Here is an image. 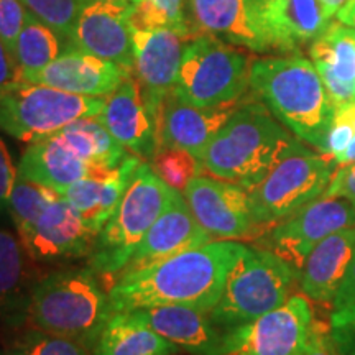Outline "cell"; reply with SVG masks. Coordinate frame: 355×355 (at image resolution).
<instances>
[{
	"mask_svg": "<svg viewBox=\"0 0 355 355\" xmlns=\"http://www.w3.org/2000/svg\"><path fill=\"white\" fill-rule=\"evenodd\" d=\"M247 250L232 241H212L157 263L127 270L109 286L112 313L157 306H189L211 313L225 282Z\"/></svg>",
	"mask_w": 355,
	"mask_h": 355,
	"instance_id": "6da1fadb",
	"label": "cell"
},
{
	"mask_svg": "<svg viewBox=\"0 0 355 355\" xmlns=\"http://www.w3.org/2000/svg\"><path fill=\"white\" fill-rule=\"evenodd\" d=\"M250 89L296 139L326 153L336 107L313 61L300 55L252 60Z\"/></svg>",
	"mask_w": 355,
	"mask_h": 355,
	"instance_id": "7a4b0ae2",
	"label": "cell"
},
{
	"mask_svg": "<svg viewBox=\"0 0 355 355\" xmlns=\"http://www.w3.org/2000/svg\"><path fill=\"white\" fill-rule=\"evenodd\" d=\"M260 101H241L202 155L204 170L247 191L255 188L296 144Z\"/></svg>",
	"mask_w": 355,
	"mask_h": 355,
	"instance_id": "3957f363",
	"label": "cell"
},
{
	"mask_svg": "<svg viewBox=\"0 0 355 355\" xmlns=\"http://www.w3.org/2000/svg\"><path fill=\"white\" fill-rule=\"evenodd\" d=\"M91 266L61 268L38 278L32 291L28 322L38 331L76 340L92 352L112 316L109 290Z\"/></svg>",
	"mask_w": 355,
	"mask_h": 355,
	"instance_id": "277c9868",
	"label": "cell"
},
{
	"mask_svg": "<svg viewBox=\"0 0 355 355\" xmlns=\"http://www.w3.org/2000/svg\"><path fill=\"white\" fill-rule=\"evenodd\" d=\"M171 194L173 188L148 163L141 162L121 204L97 234L87 266L101 277L121 275L145 234L170 202Z\"/></svg>",
	"mask_w": 355,
	"mask_h": 355,
	"instance_id": "5b68a950",
	"label": "cell"
},
{
	"mask_svg": "<svg viewBox=\"0 0 355 355\" xmlns=\"http://www.w3.org/2000/svg\"><path fill=\"white\" fill-rule=\"evenodd\" d=\"M295 279V270L272 250L247 247L209 316L224 331L250 324L285 303Z\"/></svg>",
	"mask_w": 355,
	"mask_h": 355,
	"instance_id": "8992f818",
	"label": "cell"
},
{
	"mask_svg": "<svg viewBox=\"0 0 355 355\" xmlns=\"http://www.w3.org/2000/svg\"><path fill=\"white\" fill-rule=\"evenodd\" d=\"M252 60L232 44L209 33L186 42L173 92L198 107L239 104L250 87Z\"/></svg>",
	"mask_w": 355,
	"mask_h": 355,
	"instance_id": "52a82bcc",
	"label": "cell"
},
{
	"mask_svg": "<svg viewBox=\"0 0 355 355\" xmlns=\"http://www.w3.org/2000/svg\"><path fill=\"white\" fill-rule=\"evenodd\" d=\"M337 165L327 155L308 148L296 140L278 165L248 191L252 216L261 230L295 214L331 184Z\"/></svg>",
	"mask_w": 355,
	"mask_h": 355,
	"instance_id": "ba28073f",
	"label": "cell"
},
{
	"mask_svg": "<svg viewBox=\"0 0 355 355\" xmlns=\"http://www.w3.org/2000/svg\"><path fill=\"white\" fill-rule=\"evenodd\" d=\"M105 97H86L28 81L0 91V130L25 144L48 139L66 125L97 117Z\"/></svg>",
	"mask_w": 355,
	"mask_h": 355,
	"instance_id": "9c48e42d",
	"label": "cell"
},
{
	"mask_svg": "<svg viewBox=\"0 0 355 355\" xmlns=\"http://www.w3.org/2000/svg\"><path fill=\"white\" fill-rule=\"evenodd\" d=\"M355 227V204L345 198L321 196L270 227L260 241L300 275L309 252L331 234Z\"/></svg>",
	"mask_w": 355,
	"mask_h": 355,
	"instance_id": "30bf717a",
	"label": "cell"
},
{
	"mask_svg": "<svg viewBox=\"0 0 355 355\" xmlns=\"http://www.w3.org/2000/svg\"><path fill=\"white\" fill-rule=\"evenodd\" d=\"M313 322L309 301L295 295L250 324L227 331L225 355H304Z\"/></svg>",
	"mask_w": 355,
	"mask_h": 355,
	"instance_id": "8fae6325",
	"label": "cell"
},
{
	"mask_svg": "<svg viewBox=\"0 0 355 355\" xmlns=\"http://www.w3.org/2000/svg\"><path fill=\"white\" fill-rule=\"evenodd\" d=\"M201 227L217 241H237L259 235L260 227L252 216L248 191L214 176H196L183 191Z\"/></svg>",
	"mask_w": 355,
	"mask_h": 355,
	"instance_id": "7c38bea8",
	"label": "cell"
},
{
	"mask_svg": "<svg viewBox=\"0 0 355 355\" xmlns=\"http://www.w3.org/2000/svg\"><path fill=\"white\" fill-rule=\"evenodd\" d=\"M248 10L265 51L295 53L331 25L321 0H248Z\"/></svg>",
	"mask_w": 355,
	"mask_h": 355,
	"instance_id": "4fadbf2b",
	"label": "cell"
},
{
	"mask_svg": "<svg viewBox=\"0 0 355 355\" xmlns=\"http://www.w3.org/2000/svg\"><path fill=\"white\" fill-rule=\"evenodd\" d=\"M97 232L60 194L20 237L33 261L58 263L89 257Z\"/></svg>",
	"mask_w": 355,
	"mask_h": 355,
	"instance_id": "5bb4252c",
	"label": "cell"
},
{
	"mask_svg": "<svg viewBox=\"0 0 355 355\" xmlns=\"http://www.w3.org/2000/svg\"><path fill=\"white\" fill-rule=\"evenodd\" d=\"M133 78L140 84L146 105L158 114L175 89L186 42L191 37L171 28L133 30Z\"/></svg>",
	"mask_w": 355,
	"mask_h": 355,
	"instance_id": "9a60e30c",
	"label": "cell"
},
{
	"mask_svg": "<svg viewBox=\"0 0 355 355\" xmlns=\"http://www.w3.org/2000/svg\"><path fill=\"white\" fill-rule=\"evenodd\" d=\"M97 121L128 153L137 155L144 162H150L162 148L159 117L146 105L133 74L105 97Z\"/></svg>",
	"mask_w": 355,
	"mask_h": 355,
	"instance_id": "2e32d148",
	"label": "cell"
},
{
	"mask_svg": "<svg viewBox=\"0 0 355 355\" xmlns=\"http://www.w3.org/2000/svg\"><path fill=\"white\" fill-rule=\"evenodd\" d=\"M71 44L87 55L112 61L133 73L130 6L87 2L79 13Z\"/></svg>",
	"mask_w": 355,
	"mask_h": 355,
	"instance_id": "e0dca14e",
	"label": "cell"
},
{
	"mask_svg": "<svg viewBox=\"0 0 355 355\" xmlns=\"http://www.w3.org/2000/svg\"><path fill=\"white\" fill-rule=\"evenodd\" d=\"M132 74L112 61L69 48L43 69L25 76L24 81L43 84L69 94L107 97Z\"/></svg>",
	"mask_w": 355,
	"mask_h": 355,
	"instance_id": "ac0fdd59",
	"label": "cell"
},
{
	"mask_svg": "<svg viewBox=\"0 0 355 355\" xmlns=\"http://www.w3.org/2000/svg\"><path fill=\"white\" fill-rule=\"evenodd\" d=\"M212 241L214 239L191 212L183 193L173 189L170 202L145 234L123 272L157 263L191 248L207 245Z\"/></svg>",
	"mask_w": 355,
	"mask_h": 355,
	"instance_id": "d6986e66",
	"label": "cell"
},
{
	"mask_svg": "<svg viewBox=\"0 0 355 355\" xmlns=\"http://www.w3.org/2000/svg\"><path fill=\"white\" fill-rule=\"evenodd\" d=\"M155 332L191 355H225L227 331L212 321L209 313L189 306H157L132 311Z\"/></svg>",
	"mask_w": 355,
	"mask_h": 355,
	"instance_id": "ffe728a7",
	"label": "cell"
},
{
	"mask_svg": "<svg viewBox=\"0 0 355 355\" xmlns=\"http://www.w3.org/2000/svg\"><path fill=\"white\" fill-rule=\"evenodd\" d=\"M17 171L25 180L46 186L60 194L83 178L104 175L92 166L86 155L61 130L48 139L30 144L21 155Z\"/></svg>",
	"mask_w": 355,
	"mask_h": 355,
	"instance_id": "44dd1931",
	"label": "cell"
},
{
	"mask_svg": "<svg viewBox=\"0 0 355 355\" xmlns=\"http://www.w3.org/2000/svg\"><path fill=\"white\" fill-rule=\"evenodd\" d=\"M239 104L225 107H198L181 101L171 91L165 97L159 110L162 148L186 150L202 162L207 145L229 121Z\"/></svg>",
	"mask_w": 355,
	"mask_h": 355,
	"instance_id": "7402d4cb",
	"label": "cell"
},
{
	"mask_svg": "<svg viewBox=\"0 0 355 355\" xmlns=\"http://www.w3.org/2000/svg\"><path fill=\"white\" fill-rule=\"evenodd\" d=\"M37 279L33 259L19 235L0 225V327L15 329L28 322Z\"/></svg>",
	"mask_w": 355,
	"mask_h": 355,
	"instance_id": "603a6c76",
	"label": "cell"
},
{
	"mask_svg": "<svg viewBox=\"0 0 355 355\" xmlns=\"http://www.w3.org/2000/svg\"><path fill=\"white\" fill-rule=\"evenodd\" d=\"M309 56L334 107L355 104V28L331 24L309 44Z\"/></svg>",
	"mask_w": 355,
	"mask_h": 355,
	"instance_id": "cb8c5ba5",
	"label": "cell"
},
{
	"mask_svg": "<svg viewBox=\"0 0 355 355\" xmlns=\"http://www.w3.org/2000/svg\"><path fill=\"white\" fill-rule=\"evenodd\" d=\"M355 255V227L331 234L309 252L298 275L306 298L332 303Z\"/></svg>",
	"mask_w": 355,
	"mask_h": 355,
	"instance_id": "d4e9b609",
	"label": "cell"
},
{
	"mask_svg": "<svg viewBox=\"0 0 355 355\" xmlns=\"http://www.w3.org/2000/svg\"><path fill=\"white\" fill-rule=\"evenodd\" d=\"M141 162L144 159L137 155L128 153L115 170L104 175L83 178L71 184L63 193V198L99 234L121 204Z\"/></svg>",
	"mask_w": 355,
	"mask_h": 355,
	"instance_id": "484cf974",
	"label": "cell"
},
{
	"mask_svg": "<svg viewBox=\"0 0 355 355\" xmlns=\"http://www.w3.org/2000/svg\"><path fill=\"white\" fill-rule=\"evenodd\" d=\"M194 35L209 33L230 44L265 51L252 24L248 0H188Z\"/></svg>",
	"mask_w": 355,
	"mask_h": 355,
	"instance_id": "4316f807",
	"label": "cell"
},
{
	"mask_svg": "<svg viewBox=\"0 0 355 355\" xmlns=\"http://www.w3.org/2000/svg\"><path fill=\"white\" fill-rule=\"evenodd\" d=\"M180 349L132 311L114 313L102 327L92 355H176Z\"/></svg>",
	"mask_w": 355,
	"mask_h": 355,
	"instance_id": "83f0119b",
	"label": "cell"
},
{
	"mask_svg": "<svg viewBox=\"0 0 355 355\" xmlns=\"http://www.w3.org/2000/svg\"><path fill=\"white\" fill-rule=\"evenodd\" d=\"M69 48H73V44L64 35L28 12L13 48V58L25 78L53 63Z\"/></svg>",
	"mask_w": 355,
	"mask_h": 355,
	"instance_id": "f1b7e54d",
	"label": "cell"
},
{
	"mask_svg": "<svg viewBox=\"0 0 355 355\" xmlns=\"http://www.w3.org/2000/svg\"><path fill=\"white\" fill-rule=\"evenodd\" d=\"M58 196H60V193L46 188V186L17 176L7 209L17 235L21 237L28 232L30 227L42 216V212L46 209L48 204L55 201Z\"/></svg>",
	"mask_w": 355,
	"mask_h": 355,
	"instance_id": "f546056e",
	"label": "cell"
},
{
	"mask_svg": "<svg viewBox=\"0 0 355 355\" xmlns=\"http://www.w3.org/2000/svg\"><path fill=\"white\" fill-rule=\"evenodd\" d=\"M186 0H130V25L133 30L171 28L194 37L184 12Z\"/></svg>",
	"mask_w": 355,
	"mask_h": 355,
	"instance_id": "4dcf8cb0",
	"label": "cell"
},
{
	"mask_svg": "<svg viewBox=\"0 0 355 355\" xmlns=\"http://www.w3.org/2000/svg\"><path fill=\"white\" fill-rule=\"evenodd\" d=\"M148 165L170 188L180 193H183L193 178L206 173L202 162L196 155L180 148H159Z\"/></svg>",
	"mask_w": 355,
	"mask_h": 355,
	"instance_id": "1f68e13d",
	"label": "cell"
},
{
	"mask_svg": "<svg viewBox=\"0 0 355 355\" xmlns=\"http://www.w3.org/2000/svg\"><path fill=\"white\" fill-rule=\"evenodd\" d=\"M32 15L37 17L71 42V35L79 19L84 0H20Z\"/></svg>",
	"mask_w": 355,
	"mask_h": 355,
	"instance_id": "d6a6232c",
	"label": "cell"
},
{
	"mask_svg": "<svg viewBox=\"0 0 355 355\" xmlns=\"http://www.w3.org/2000/svg\"><path fill=\"white\" fill-rule=\"evenodd\" d=\"M89 352L91 350L76 340L48 334L32 327L21 334L8 355H89Z\"/></svg>",
	"mask_w": 355,
	"mask_h": 355,
	"instance_id": "836d02e7",
	"label": "cell"
},
{
	"mask_svg": "<svg viewBox=\"0 0 355 355\" xmlns=\"http://www.w3.org/2000/svg\"><path fill=\"white\" fill-rule=\"evenodd\" d=\"M355 135V104L336 107L334 121H332L329 135L326 141V153L337 165V159L343 157L349 148Z\"/></svg>",
	"mask_w": 355,
	"mask_h": 355,
	"instance_id": "e575fe53",
	"label": "cell"
},
{
	"mask_svg": "<svg viewBox=\"0 0 355 355\" xmlns=\"http://www.w3.org/2000/svg\"><path fill=\"white\" fill-rule=\"evenodd\" d=\"M329 339L337 355H355V304L332 311Z\"/></svg>",
	"mask_w": 355,
	"mask_h": 355,
	"instance_id": "d590c367",
	"label": "cell"
},
{
	"mask_svg": "<svg viewBox=\"0 0 355 355\" xmlns=\"http://www.w3.org/2000/svg\"><path fill=\"white\" fill-rule=\"evenodd\" d=\"M28 10L20 0H0V40L13 55L17 38L24 28Z\"/></svg>",
	"mask_w": 355,
	"mask_h": 355,
	"instance_id": "8d00e7d4",
	"label": "cell"
},
{
	"mask_svg": "<svg viewBox=\"0 0 355 355\" xmlns=\"http://www.w3.org/2000/svg\"><path fill=\"white\" fill-rule=\"evenodd\" d=\"M17 176H19V171L13 165L12 155L3 140L0 139V212L8 209V201H10Z\"/></svg>",
	"mask_w": 355,
	"mask_h": 355,
	"instance_id": "74e56055",
	"label": "cell"
},
{
	"mask_svg": "<svg viewBox=\"0 0 355 355\" xmlns=\"http://www.w3.org/2000/svg\"><path fill=\"white\" fill-rule=\"evenodd\" d=\"M322 196L345 198L355 204V163L337 168Z\"/></svg>",
	"mask_w": 355,
	"mask_h": 355,
	"instance_id": "f35d334b",
	"label": "cell"
},
{
	"mask_svg": "<svg viewBox=\"0 0 355 355\" xmlns=\"http://www.w3.org/2000/svg\"><path fill=\"white\" fill-rule=\"evenodd\" d=\"M304 355H337L329 339V326L314 319Z\"/></svg>",
	"mask_w": 355,
	"mask_h": 355,
	"instance_id": "ab89813d",
	"label": "cell"
},
{
	"mask_svg": "<svg viewBox=\"0 0 355 355\" xmlns=\"http://www.w3.org/2000/svg\"><path fill=\"white\" fill-rule=\"evenodd\" d=\"M21 79H24V76H21V71L17 64L15 58L0 40V91L13 83L21 81Z\"/></svg>",
	"mask_w": 355,
	"mask_h": 355,
	"instance_id": "60d3db41",
	"label": "cell"
},
{
	"mask_svg": "<svg viewBox=\"0 0 355 355\" xmlns=\"http://www.w3.org/2000/svg\"><path fill=\"white\" fill-rule=\"evenodd\" d=\"M355 304V255L352 263H350L347 275H345L343 285L336 293V298L332 301V308L343 309L345 306Z\"/></svg>",
	"mask_w": 355,
	"mask_h": 355,
	"instance_id": "b9f144b4",
	"label": "cell"
},
{
	"mask_svg": "<svg viewBox=\"0 0 355 355\" xmlns=\"http://www.w3.org/2000/svg\"><path fill=\"white\" fill-rule=\"evenodd\" d=\"M336 17L337 21L355 28V0H347V2L340 7V10L336 13Z\"/></svg>",
	"mask_w": 355,
	"mask_h": 355,
	"instance_id": "7bdbcfd3",
	"label": "cell"
},
{
	"mask_svg": "<svg viewBox=\"0 0 355 355\" xmlns=\"http://www.w3.org/2000/svg\"><path fill=\"white\" fill-rule=\"evenodd\" d=\"M350 163H355V135H354L352 141H350L349 148L345 150L343 157L337 159V168L344 166V165H350Z\"/></svg>",
	"mask_w": 355,
	"mask_h": 355,
	"instance_id": "ee69618b",
	"label": "cell"
},
{
	"mask_svg": "<svg viewBox=\"0 0 355 355\" xmlns=\"http://www.w3.org/2000/svg\"><path fill=\"white\" fill-rule=\"evenodd\" d=\"M322 2V6H324V8H326V12H327V15L331 17H334L337 12L340 10V7L344 6L345 2H347V0H321Z\"/></svg>",
	"mask_w": 355,
	"mask_h": 355,
	"instance_id": "f6af8a7d",
	"label": "cell"
},
{
	"mask_svg": "<svg viewBox=\"0 0 355 355\" xmlns=\"http://www.w3.org/2000/svg\"><path fill=\"white\" fill-rule=\"evenodd\" d=\"M84 2H114L121 3V6H130V0H84Z\"/></svg>",
	"mask_w": 355,
	"mask_h": 355,
	"instance_id": "bcb514c9",
	"label": "cell"
},
{
	"mask_svg": "<svg viewBox=\"0 0 355 355\" xmlns=\"http://www.w3.org/2000/svg\"><path fill=\"white\" fill-rule=\"evenodd\" d=\"M0 355H8V352L6 354V352H0Z\"/></svg>",
	"mask_w": 355,
	"mask_h": 355,
	"instance_id": "7dc6e473",
	"label": "cell"
}]
</instances>
